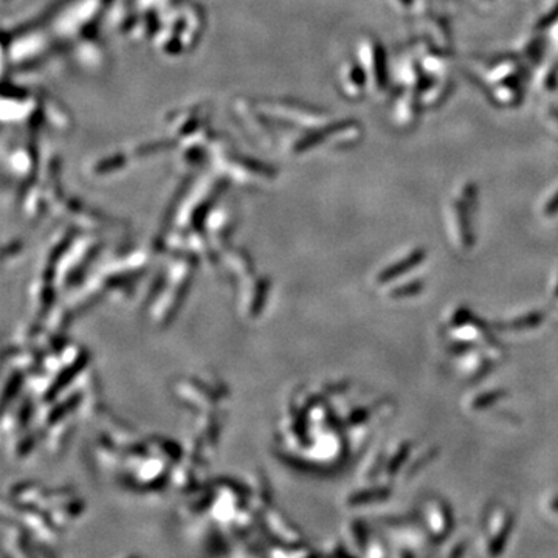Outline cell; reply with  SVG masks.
<instances>
[{
    "instance_id": "cell-3",
    "label": "cell",
    "mask_w": 558,
    "mask_h": 558,
    "mask_svg": "<svg viewBox=\"0 0 558 558\" xmlns=\"http://www.w3.org/2000/svg\"><path fill=\"white\" fill-rule=\"evenodd\" d=\"M362 67L366 73L369 92L380 96L387 93L391 81V70L387 58V50L374 37L364 39L360 49Z\"/></svg>"
},
{
    "instance_id": "cell-7",
    "label": "cell",
    "mask_w": 558,
    "mask_h": 558,
    "mask_svg": "<svg viewBox=\"0 0 558 558\" xmlns=\"http://www.w3.org/2000/svg\"><path fill=\"white\" fill-rule=\"evenodd\" d=\"M425 108L421 93L402 87L394 98L393 103V119L398 128L409 129L417 124L422 115V109Z\"/></svg>"
},
{
    "instance_id": "cell-2",
    "label": "cell",
    "mask_w": 558,
    "mask_h": 558,
    "mask_svg": "<svg viewBox=\"0 0 558 558\" xmlns=\"http://www.w3.org/2000/svg\"><path fill=\"white\" fill-rule=\"evenodd\" d=\"M514 524L515 516L507 506L495 502L487 507L482 521V544L486 555L496 557L502 554L514 530Z\"/></svg>"
},
{
    "instance_id": "cell-13",
    "label": "cell",
    "mask_w": 558,
    "mask_h": 558,
    "mask_svg": "<svg viewBox=\"0 0 558 558\" xmlns=\"http://www.w3.org/2000/svg\"><path fill=\"white\" fill-rule=\"evenodd\" d=\"M411 455H413V442L405 441L400 442L394 448V451L387 455V464H384L383 475L387 477V482H393L396 477L402 473L407 467Z\"/></svg>"
},
{
    "instance_id": "cell-22",
    "label": "cell",
    "mask_w": 558,
    "mask_h": 558,
    "mask_svg": "<svg viewBox=\"0 0 558 558\" xmlns=\"http://www.w3.org/2000/svg\"><path fill=\"white\" fill-rule=\"evenodd\" d=\"M541 10H543L541 24H546L544 26H549V24L558 16V0H541Z\"/></svg>"
},
{
    "instance_id": "cell-24",
    "label": "cell",
    "mask_w": 558,
    "mask_h": 558,
    "mask_svg": "<svg viewBox=\"0 0 558 558\" xmlns=\"http://www.w3.org/2000/svg\"><path fill=\"white\" fill-rule=\"evenodd\" d=\"M471 2H473L480 10L487 11V10L493 8L495 3H496V0H471Z\"/></svg>"
},
{
    "instance_id": "cell-16",
    "label": "cell",
    "mask_w": 558,
    "mask_h": 558,
    "mask_svg": "<svg viewBox=\"0 0 558 558\" xmlns=\"http://www.w3.org/2000/svg\"><path fill=\"white\" fill-rule=\"evenodd\" d=\"M538 216L543 221H554L558 217V178L548 186L538 202Z\"/></svg>"
},
{
    "instance_id": "cell-11",
    "label": "cell",
    "mask_w": 558,
    "mask_h": 558,
    "mask_svg": "<svg viewBox=\"0 0 558 558\" xmlns=\"http://www.w3.org/2000/svg\"><path fill=\"white\" fill-rule=\"evenodd\" d=\"M534 87L543 96H552L558 92V58H549L536 65Z\"/></svg>"
},
{
    "instance_id": "cell-5",
    "label": "cell",
    "mask_w": 558,
    "mask_h": 558,
    "mask_svg": "<svg viewBox=\"0 0 558 558\" xmlns=\"http://www.w3.org/2000/svg\"><path fill=\"white\" fill-rule=\"evenodd\" d=\"M473 71L476 76H480L482 84L490 89L509 79L523 76L524 64L515 56L484 58L473 62Z\"/></svg>"
},
{
    "instance_id": "cell-20",
    "label": "cell",
    "mask_w": 558,
    "mask_h": 558,
    "mask_svg": "<svg viewBox=\"0 0 558 558\" xmlns=\"http://www.w3.org/2000/svg\"><path fill=\"white\" fill-rule=\"evenodd\" d=\"M540 117L543 126L549 130V134H552L555 138H558V105L544 104L541 108Z\"/></svg>"
},
{
    "instance_id": "cell-21",
    "label": "cell",
    "mask_w": 558,
    "mask_h": 558,
    "mask_svg": "<svg viewBox=\"0 0 558 558\" xmlns=\"http://www.w3.org/2000/svg\"><path fill=\"white\" fill-rule=\"evenodd\" d=\"M541 512L549 523L558 526V493L544 495L541 501Z\"/></svg>"
},
{
    "instance_id": "cell-10",
    "label": "cell",
    "mask_w": 558,
    "mask_h": 558,
    "mask_svg": "<svg viewBox=\"0 0 558 558\" xmlns=\"http://www.w3.org/2000/svg\"><path fill=\"white\" fill-rule=\"evenodd\" d=\"M544 51H546V37L536 31H530L527 35L521 36L516 44L518 59L524 65H530V67L543 62Z\"/></svg>"
},
{
    "instance_id": "cell-12",
    "label": "cell",
    "mask_w": 558,
    "mask_h": 558,
    "mask_svg": "<svg viewBox=\"0 0 558 558\" xmlns=\"http://www.w3.org/2000/svg\"><path fill=\"white\" fill-rule=\"evenodd\" d=\"M423 36L427 41L450 51L451 46V28L448 17L430 15L423 21Z\"/></svg>"
},
{
    "instance_id": "cell-1",
    "label": "cell",
    "mask_w": 558,
    "mask_h": 558,
    "mask_svg": "<svg viewBox=\"0 0 558 558\" xmlns=\"http://www.w3.org/2000/svg\"><path fill=\"white\" fill-rule=\"evenodd\" d=\"M480 211V188L471 178L457 182L443 205L445 231L456 251L467 255L476 245V221Z\"/></svg>"
},
{
    "instance_id": "cell-8",
    "label": "cell",
    "mask_w": 558,
    "mask_h": 558,
    "mask_svg": "<svg viewBox=\"0 0 558 558\" xmlns=\"http://www.w3.org/2000/svg\"><path fill=\"white\" fill-rule=\"evenodd\" d=\"M427 256H428L427 248L414 247L413 250L407 251V253L396 259L394 262L384 265L375 276V282L380 285V287H383V285L387 287V285L402 279L405 275L409 273V271L416 270L418 265H422L425 262Z\"/></svg>"
},
{
    "instance_id": "cell-19",
    "label": "cell",
    "mask_w": 558,
    "mask_h": 558,
    "mask_svg": "<svg viewBox=\"0 0 558 558\" xmlns=\"http://www.w3.org/2000/svg\"><path fill=\"white\" fill-rule=\"evenodd\" d=\"M391 495V489L388 486H383V487H372L369 490H364L362 493H358L355 496V502L357 504H375V502H382V501H387Z\"/></svg>"
},
{
    "instance_id": "cell-15",
    "label": "cell",
    "mask_w": 558,
    "mask_h": 558,
    "mask_svg": "<svg viewBox=\"0 0 558 558\" xmlns=\"http://www.w3.org/2000/svg\"><path fill=\"white\" fill-rule=\"evenodd\" d=\"M387 298L391 301H405L411 300V298L418 296L425 290V281L423 279L413 278L408 281H403L400 284H389L387 285Z\"/></svg>"
},
{
    "instance_id": "cell-4",
    "label": "cell",
    "mask_w": 558,
    "mask_h": 558,
    "mask_svg": "<svg viewBox=\"0 0 558 558\" xmlns=\"http://www.w3.org/2000/svg\"><path fill=\"white\" fill-rule=\"evenodd\" d=\"M421 523L436 543L447 540L455 527V516L450 504L441 496H428L421 504Z\"/></svg>"
},
{
    "instance_id": "cell-6",
    "label": "cell",
    "mask_w": 558,
    "mask_h": 558,
    "mask_svg": "<svg viewBox=\"0 0 558 558\" xmlns=\"http://www.w3.org/2000/svg\"><path fill=\"white\" fill-rule=\"evenodd\" d=\"M453 366L462 380L477 382L487 375L491 358L480 346H450Z\"/></svg>"
},
{
    "instance_id": "cell-25",
    "label": "cell",
    "mask_w": 558,
    "mask_h": 558,
    "mask_svg": "<svg viewBox=\"0 0 558 558\" xmlns=\"http://www.w3.org/2000/svg\"><path fill=\"white\" fill-rule=\"evenodd\" d=\"M550 295H552L554 300H558V271H557V276L554 278V281H552V287H550Z\"/></svg>"
},
{
    "instance_id": "cell-17",
    "label": "cell",
    "mask_w": 558,
    "mask_h": 558,
    "mask_svg": "<svg viewBox=\"0 0 558 558\" xmlns=\"http://www.w3.org/2000/svg\"><path fill=\"white\" fill-rule=\"evenodd\" d=\"M436 456H437L436 447L423 450L422 453H418L417 456H411L407 467H405L402 471L403 481H409V480H413V477H416L425 467H427V465H430L436 459Z\"/></svg>"
},
{
    "instance_id": "cell-18",
    "label": "cell",
    "mask_w": 558,
    "mask_h": 558,
    "mask_svg": "<svg viewBox=\"0 0 558 558\" xmlns=\"http://www.w3.org/2000/svg\"><path fill=\"white\" fill-rule=\"evenodd\" d=\"M388 3L397 15L402 16L422 15L425 11V0H388Z\"/></svg>"
},
{
    "instance_id": "cell-9",
    "label": "cell",
    "mask_w": 558,
    "mask_h": 558,
    "mask_svg": "<svg viewBox=\"0 0 558 558\" xmlns=\"http://www.w3.org/2000/svg\"><path fill=\"white\" fill-rule=\"evenodd\" d=\"M546 321V314L541 310H532L526 312L523 315H516L509 320L498 321L493 324V329L501 335H510V337H521L535 332L541 328Z\"/></svg>"
},
{
    "instance_id": "cell-14",
    "label": "cell",
    "mask_w": 558,
    "mask_h": 558,
    "mask_svg": "<svg viewBox=\"0 0 558 558\" xmlns=\"http://www.w3.org/2000/svg\"><path fill=\"white\" fill-rule=\"evenodd\" d=\"M507 391L504 388H491V389H482L477 391L476 394L468 396L465 407L470 413H482V411H489L500 405L504 398H507Z\"/></svg>"
},
{
    "instance_id": "cell-23",
    "label": "cell",
    "mask_w": 558,
    "mask_h": 558,
    "mask_svg": "<svg viewBox=\"0 0 558 558\" xmlns=\"http://www.w3.org/2000/svg\"><path fill=\"white\" fill-rule=\"evenodd\" d=\"M465 549H467V543L459 540L453 544V548H451V550H448L447 555L448 557H461V555H464Z\"/></svg>"
}]
</instances>
